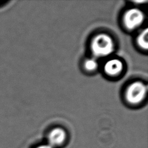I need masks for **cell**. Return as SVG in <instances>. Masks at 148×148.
I'll return each mask as SVG.
<instances>
[{"mask_svg":"<svg viewBox=\"0 0 148 148\" xmlns=\"http://www.w3.org/2000/svg\"><path fill=\"white\" fill-rule=\"evenodd\" d=\"M147 29H145L138 36V43L139 46L144 49L147 48Z\"/></svg>","mask_w":148,"mask_h":148,"instance_id":"6","label":"cell"},{"mask_svg":"<svg viewBox=\"0 0 148 148\" xmlns=\"http://www.w3.org/2000/svg\"><path fill=\"white\" fill-rule=\"evenodd\" d=\"M97 62L94 59H90L86 60L84 62V67L88 71H94L97 68Z\"/></svg>","mask_w":148,"mask_h":148,"instance_id":"7","label":"cell"},{"mask_svg":"<svg viewBox=\"0 0 148 148\" xmlns=\"http://www.w3.org/2000/svg\"><path fill=\"white\" fill-rule=\"evenodd\" d=\"M146 93V86L140 82H136L128 87L126 98L131 104H138L145 98Z\"/></svg>","mask_w":148,"mask_h":148,"instance_id":"2","label":"cell"},{"mask_svg":"<svg viewBox=\"0 0 148 148\" xmlns=\"http://www.w3.org/2000/svg\"><path fill=\"white\" fill-rule=\"evenodd\" d=\"M114 42L109 36L100 34L93 39L92 50L96 57H103L112 53L114 50Z\"/></svg>","mask_w":148,"mask_h":148,"instance_id":"1","label":"cell"},{"mask_svg":"<svg viewBox=\"0 0 148 148\" xmlns=\"http://www.w3.org/2000/svg\"><path fill=\"white\" fill-rule=\"evenodd\" d=\"M66 138L65 131L62 129L56 128L50 132L48 135L49 145L51 147H59L64 143Z\"/></svg>","mask_w":148,"mask_h":148,"instance_id":"4","label":"cell"},{"mask_svg":"<svg viewBox=\"0 0 148 148\" xmlns=\"http://www.w3.org/2000/svg\"><path fill=\"white\" fill-rule=\"evenodd\" d=\"M36 148H53V147H51V146H49L48 144V145H41V146H40Z\"/></svg>","mask_w":148,"mask_h":148,"instance_id":"8","label":"cell"},{"mask_svg":"<svg viewBox=\"0 0 148 148\" xmlns=\"http://www.w3.org/2000/svg\"><path fill=\"white\" fill-rule=\"evenodd\" d=\"M104 70L110 75H116L123 70V64L118 59H111L105 64Z\"/></svg>","mask_w":148,"mask_h":148,"instance_id":"5","label":"cell"},{"mask_svg":"<svg viewBox=\"0 0 148 148\" xmlns=\"http://www.w3.org/2000/svg\"><path fill=\"white\" fill-rule=\"evenodd\" d=\"M144 16L143 13L138 9H131L124 15L123 20L127 28L133 30L138 27L143 22Z\"/></svg>","mask_w":148,"mask_h":148,"instance_id":"3","label":"cell"}]
</instances>
